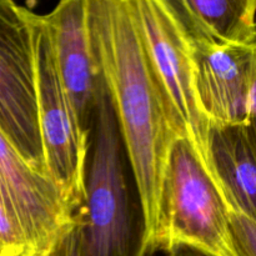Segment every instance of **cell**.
Masks as SVG:
<instances>
[{"label": "cell", "instance_id": "6da1fadb", "mask_svg": "<svg viewBox=\"0 0 256 256\" xmlns=\"http://www.w3.org/2000/svg\"><path fill=\"white\" fill-rule=\"evenodd\" d=\"M88 10L98 69L119 124L152 252L162 182L180 136L129 0H88Z\"/></svg>", "mask_w": 256, "mask_h": 256}, {"label": "cell", "instance_id": "7a4b0ae2", "mask_svg": "<svg viewBox=\"0 0 256 256\" xmlns=\"http://www.w3.org/2000/svg\"><path fill=\"white\" fill-rule=\"evenodd\" d=\"M75 222L80 256L149 254L139 195L102 80L90 132L85 202Z\"/></svg>", "mask_w": 256, "mask_h": 256}, {"label": "cell", "instance_id": "3957f363", "mask_svg": "<svg viewBox=\"0 0 256 256\" xmlns=\"http://www.w3.org/2000/svg\"><path fill=\"white\" fill-rule=\"evenodd\" d=\"M175 245L215 256H238L229 205L200 155L184 138H176L170 150L152 252H168Z\"/></svg>", "mask_w": 256, "mask_h": 256}, {"label": "cell", "instance_id": "277c9868", "mask_svg": "<svg viewBox=\"0 0 256 256\" xmlns=\"http://www.w3.org/2000/svg\"><path fill=\"white\" fill-rule=\"evenodd\" d=\"M38 20L39 14L15 0H0V130L48 176L38 102Z\"/></svg>", "mask_w": 256, "mask_h": 256}, {"label": "cell", "instance_id": "5b68a950", "mask_svg": "<svg viewBox=\"0 0 256 256\" xmlns=\"http://www.w3.org/2000/svg\"><path fill=\"white\" fill-rule=\"evenodd\" d=\"M36 75L46 174L76 216L85 202L90 134L82 128L58 72L42 15L36 29Z\"/></svg>", "mask_w": 256, "mask_h": 256}, {"label": "cell", "instance_id": "8992f818", "mask_svg": "<svg viewBox=\"0 0 256 256\" xmlns=\"http://www.w3.org/2000/svg\"><path fill=\"white\" fill-rule=\"evenodd\" d=\"M129 2L148 56L172 109L178 134L192 142L212 175L210 124L195 95L192 45L164 0Z\"/></svg>", "mask_w": 256, "mask_h": 256}, {"label": "cell", "instance_id": "52a82bcc", "mask_svg": "<svg viewBox=\"0 0 256 256\" xmlns=\"http://www.w3.org/2000/svg\"><path fill=\"white\" fill-rule=\"evenodd\" d=\"M0 200L20 220L36 256L49 254L75 222L54 182L35 170L2 130Z\"/></svg>", "mask_w": 256, "mask_h": 256}, {"label": "cell", "instance_id": "ba28073f", "mask_svg": "<svg viewBox=\"0 0 256 256\" xmlns=\"http://www.w3.org/2000/svg\"><path fill=\"white\" fill-rule=\"evenodd\" d=\"M58 72L72 99L80 122L92 132L102 90L89 25L88 0H59L42 15Z\"/></svg>", "mask_w": 256, "mask_h": 256}, {"label": "cell", "instance_id": "9c48e42d", "mask_svg": "<svg viewBox=\"0 0 256 256\" xmlns=\"http://www.w3.org/2000/svg\"><path fill=\"white\" fill-rule=\"evenodd\" d=\"M198 104L210 128L250 122L254 80L252 44L219 42L192 50Z\"/></svg>", "mask_w": 256, "mask_h": 256}, {"label": "cell", "instance_id": "30bf717a", "mask_svg": "<svg viewBox=\"0 0 256 256\" xmlns=\"http://www.w3.org/2000/svg\"><path fill=\"white\" fill-rule=\"evenodd\" d=\"M209 156L230 210L256 222V142L249 124L210 128Z\"/></svg>", "mask_w": 256, "mask_h": 256}, {"label": "cell", "instance_id": "8fae6325", "mask_svg": "<svg viewBox=\"0 0 256 256\" xmlns=\"http://www.w3.org/2000/svg\"><path fill=\"white\" fill-rule=\"evenodd\" d=\"M195 14L216 42L252 44L256 35V0H192Z\"/></svg>", "mask_w": 256, "mask_h": 256}, {"label": "cell", "instance_id": "7c38bea8", "mask_svg": "<svg viewBox=\"0 0 256 256\" xmlns=\"http://www.w3.org/2000/svg\"><path fill=\"white\" fill-rule=\"evenodd\" d=\"M164 2H166L175 20L184 32L192 50L219 44V42H216L200 22L199 18L195 14L192 0H164Z\"/></svg>", "mask_w": 256, "mask_h": 256}, {"label": "cell", "instance_id": "4fadbf2b", "mask_svg": "<svg viewBox=\"0 0 256 256\" xmlns=\"http://www.w3.org/2000/svg\"><path fill=\"white\" fill-rule=\"evenodd\" d=\"M230 220L238 256H256V222L235 210H230Z\"/></svg>", "mask_w": 256, "mask_h": 256}, {"label": "cell", "instance_id": "5bb4252c", "mask_svg": "<svg viewBox=\"0 0 256 256\" xmlns=\"http://www.w3.org/2000/svg\"><path fill=\"white\" fill-rule=\"evenodd\" d=\"M45 256H80V240L76 222Z\"/></svg>", "mask_w": 256, "mask_h": 256}, {"label": "cell", "instance_id": "9a60e30c", "mask_svg": "<svg viewBox=\"0 0 256 256\" xmlns=\"http://www.w3.org/2000/svg\"><path fill=\"white\" fill-rule=\"evenodd\" d=\"M165 252H166V256H215L204 250L188 246V245H175Z\"/></svg>", "mask_w": 256, "mask_h": 256}, {"label": "cell", "instance_id": "2e32d148", "mask_svg": "<svg viewBox=\"0 0 256 256\" xmlns=\"http://www.w3.org/2000/svg\"><path fill=\"white\" fill-rule=\"evenodd\" d=\"M252 45L254 50V80H252V98H250V120L256 118V35Z\"/></svg>", "mask_w": 256, "mask_h": 256}, {"label": "cell", "instance_id": "e0dca14e", "mask_svg": "<svg viewBox=\"0 0 256 256\" xmlns=\"http://www.w3.org/2000/svg\"><path fill=\"white\" fill-rule=\"evenodd\" d=\"M249 126H250V130H252V136H254V139L256 142V118L250 120Z\"/></svg>", "mask_w": 256, "mask_h": 256}]
</instances>
